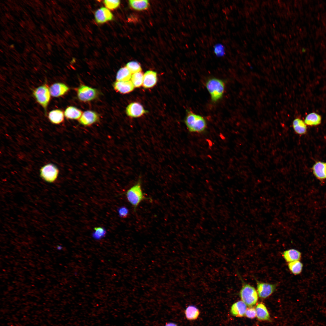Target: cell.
Instances as JSON below:
<instances>
[{"mask_svg":"<svg viewBox=\"0 0 326 326\" xmlns=\"http://www.w3.org/2000/svg\"><path fill=\"white\" fill-rule=\"evenodd\" d=\"M184 123L188 130L191 133H202L207 128L205 119L190 110L187 111Z\"/></svg>","mask_w":326,"mask_h":326,"instance_id":"cell-1","label":"cell"},{"mask_svg":"<svg viewBox=\"0 0 326 326\" xmlns=\"http://www.w3.org/2000/svg\"><path fill=\"white\" fill-rule=\"evenodd\" d=\"M206 87L213 102L218 101L223 97L225 88L223 80L216 78H211L206 81Z\"/></svg>","mask_w":326,"mask_h":326,"instance_id":"cell-2","label":"cell"},{"mask_svg":"<svg viewBox=\"0 0 326 326\" xmlns=\"http://www.w3.org/2000/svg\"><path fill=\"white\" fill-rule=\"evenodd\" d=\"M126 196L128 201L132 206L135 211L142 202L148 199L143 193L140 179L126 191Z\"/></svg>","mask_w":326,"mask_h":326,"instance_id":"cell-3","label":"cell"},{"mask_svg":"<svg viewBox=\"0 0 326 326\" xmlns=\"http://www.w3.org/2000/svg\"><path fill=\"white\" fill-rule=\"evenodd\" d=\"M239 295L242 301L249 307L254 305L258 300V294L256 289L247 283H244Z\"/></svg>","mask_w":326,"mask_h":326,"instance_id":"cell-4","label":"cell"},{"mask_svg":"<svg viewBox=\"0 0 326 326\" xmlns=\"http://www.w3.org/2000/svg\"><path fill=\"white\" fill-rule=\"evenodd\" d=\"M33 94L37 102L43 108L46 114L51 95L48 85L44 84L37 87L34 90Z\"/></svg>","mask_w":326,"mask_h":326,"instance_id":"cell-5","label":"cell"},{"mask_svg":"<svg viewBox=\"0 0 326 326\" xmlns=\"http://www.w3.org/2000/svg\"><path fill=\"white\" fill-rule=\"evenodd\" d=\"M59 172L57 167L52 164L44 165L40 169L41 177L47 182L52 183L56 179Z\"/></svg>","mask_w":326,"mask_h":326,"instance_id":"cell-6","label":"cell"},{"mask_svg":"<svg viewBox=\"0 0 326 326\" xmlns=\"http://www.w3.org/2000/svg\"><path fill=\"white\" fill-rule=\"evenodd\" d=\"M98 94L97 90L87 86L82 85L77 90V96L82 101H90L95 99Z\"/></svg>","mask_w":326,"mask_h":326,"instance_id":"cell-7","label":"cell"},{"mask_svg":"<svg viewBox=\"0 0 326 326\" xmlns=\"http://www.w3.org/2000/svg\"><path fill=\"white\" fill-rule=\"evenodd\" d=\"M276 287L275 284L257 282V291L259 296L261 298H266L275 290Z\"/></svg>","mask_w":326,"mask_h":326,"instance_id":"cell-8","label":"cell"},{"mask_svg":"<svg viewBox=\"0 0 326 326\" xmlns=\"http://www.w3.org/2000/svg\"><path fill=\"white\" fill-rule=\"evenodd\" d=\"M113 16L110 10L107 8L102 7L97 10L94 13L96 22L98 24H102L112 20Z\"/></svg>","mask_w":326,"mask_h":326,"instance_id":"cell-9","label":"cell"},{"mask_svg":"<svg viewBox=\"0 0 326 326\" xmlns=\"http://www.w3.org/2000/svg\"><path fill=\"white\" fill-rule=\"evenodd\" d=\"M126 112L128 116L136 118L143 115L146 113V111L141 104L134 102L128 105L126 107Z\"/></svg>","mask_w":326,"mask_h":326,"instance_id":"cell-10","label":"cell"},{"mask_svg":"<svg viewBox=\"0 0 326 326\" xmlns=\"http://www.w3.org/2000/svg\"><path fill=\"white\" fill-rule=\"evenodd\" d=\"M312 169L314 175L317 179L321 182L326 180V162L316 161Z\"/></svg>","mask_w":326,"mask_h":326,"instance_id":"cell-11","label":"cell"},{"mask_svg":"<svg viewBox=\"0 0 326 326\" xmlns=\"http://www.w3.org/2000/svg\"><path fill=\"white\" fill-rule=\"evenodd\" d=\"M99 116L96 112L87 110L83 113L78 121L83 125L89 126L97 122Z\"/></svg>","mask_w":326,"mask_h":326,"instance_id":"cell-12","label":"cell"},{"mask_svg":"<svg viewBox=\"0 0 326 326\" xmlns=\"http://www.w3.org/2000/svg\"><path fill=\"white\" fill-rule=\"evenodd\" d=\"M113 87L116 91L123 94L128 93L132 91L134 88L131 80L126 82L116 81L113 83Z\"/></svg>","mask_w":326,"mask_h":326,"instance_id":"cell-13","label":"cell"},{"mask_svg":"<svg viewBox=\"0 0 326 326\" xmlns=\"http://www.w3.org/2000/svg\"><path fill=\"white\" fill-rule=\"evenodd\" d=\"M49 88L51 95L55 97L64 95L69 89V88L66 85L62 83H54L50 86Z\"/></svg>","mask_w":326,"mask_h":326,"instance_id":"cell-14","label":"cell"},{"mask_svg":"<svg viewBox=\"0 0 326 326\" xmlns=\"http://www.w3.org/2000/svg\"><path fill=\"white\" fill-rule=\"evenodd\" d=\"M157 81L156 72L152 70L147 71L144 74L143 86L145 88H152L156 84Z\"/></svg>","mask_w":326,"mask_h":326,"instance_id":"cell-15","label":"cell"},{"mask_svg":"<svg viewBox=\"0 0 326 326\" xmlns=\"http://www.w3.org/2000/svg\"><path fill=\"white\" fill-rule=\"evenodd\" d=\"M246 309L247 306L245 304L242 300L239 301L232 305L230 312L234 316L241 317L245 315Z\"/></svg>","mask_w":326,"mask_h":326,"instance_id":"cell-16","label":"cell"},{"mask_svg":"<svg viewBox=\"0 0 326 326\" xmlns=\"http://www.w3.org/2000/svg\"><path fill=\"white\" fill-rule=\"evenodd\" d=\"M292 126L295 133L298 135H305L307 132V125L300 118H297L293 120Z\"/></svg>","mask_w":326,"mask_h":326,"instance_id":"cell-17","label":"cell"},{"mask_svg":"<svg viewBox=\"0 0 326 326\" xmlns=\"http://www.w3.org/2000/svg\"><path fill=\"white\" fill-rule=\"evenodd\" d=\"M283 254L285 260L288 263L299 260L301 257V252L297 250L293 249L285 251L283 253Z\"/></svg>","mask_w":326,"mask_h":326,"instance_id":"cell-18","label":"cell"},{"mask_svg":"<svg viewBox=\"0 0 326 326\" xmlns=\"http://www.w3.org/2000/svg\"><path fill=\"white\" fill-rule=\"evenodd\" d=\"M304 121L306 125L311 126H316L321 123V117L319 114L312 112L306 116Z\"/></svg>","mask_w":326,"mask_h":326,"instance_id":"cell-19","label":"cell"},{"mask_svg":"<svg viewBox=\"0 0 326 326\" xmlns=\"http://www.w3.org/2000/svg\"><path fill=\"white\" fill-rule=\"evenodd\" d=\"M64 115L63 111L61 110H54L49 113L48 118L52 123L55 124H59L63 121Z\"/></svg>","mask_w":326,"mask_h":326,"instance_id":"cell-20","label":"cell"},{"mask_svg":"<svg viewBox=\"0 0 326 326\" xmlns=\"http://www.w3.org/2000/svg\"><path fill=\"white\" fill-rule=\"evenodd\" d=\"M83 113L81 110L76 107L69 106L64 111V114L67 119H79Z\"/></svg>","mask_w":326,"mask_h":326,"instance_id":"cell-21","label":"cell"},{"mask_svg":"<svg viewBox=\"0 0 326 326\" xmlns=\"http://www.w3.org/2000/svg\"><path fill=\"white\" fill-rule=\"evenodd\" d=\"M256 316L260 320L265 321L269 319L270 315L265 305L262 303H259L255 308Z\"/></svg>","mask_w":326,"mask_h":326,"instance_id":"cell-22","label":"cell"},{"mask_svg":"<svg viewBox=\"0 0 326 326\" xmlns=\"http://www.w3.org/2000/svg\"><path fill=\"white\" fill-rule=\"evenodd\" d=\"M129 2L132 8L138 11L146 9L149 5V1L147 0H130Z\"/></svg>","mask_w":326,"mask_h":326,"instance_id":"cell-23","label":"cell"},{"mask_svg":"<svg viewBox=\"0 0 326 326\" xmlns=\"http://www.w3.org/2000/svg\"><path fill=\"white\" fill-rule=\"evenodd\" d=\"M184 313L186 318L190 321L197 319L200 313L199 309L193 305L188 306L185 310Z\"/></svg>","mask_w":326,"mask_h":326,"instance_id":"cell-24","label":"cell"},{"mask_svg":"<svg viewBox=\"0 0 326 326\" xmlns=\"http://www.w3.org/2000/svg\"><path fill=\"white\" fill-rule=\"evenodd\" d=\"M132 73L125 66L120 69L117 74V81L126 82L129 81L131 78Z\"/></svg>","mask_w":326,"mask_h":326,"instance_id":"cell-25","label":"cell"},{"mask_svg":"<svg viewBox=\"0 0 326 326\" xmlns=\"http://www.w3.org/2000/svg\"><path fill=\"white\" fill-rule=\"evenodd\" d=\"M288 265L289 270L293 274L297 275L301 273L303 264L299 260L288 263Z\"/></svg>","mask_w":326,"mask_h":326,"instance_id":"cell-26","label":"cell"},{"mask_svg":"<svg viewBox=\"0 0 326 326\" xmlns=\"http://www.w3.org/2000/svg\"><path fill=\"white\" fill-rule=\"evenodd\" d=\"M143 76L144 74L141 72L133 74L132 75L131 81L134 87H139L143 84Z\"/></svg>","mask_w":326,"mask_h":326,"instance_id":"cell-27","label":"cell"},{"mask_svg":"<svg viewBox=\"0 0 326 326\" xmlns=\"http://www.w3.org/2000/svg\"><path fill=\"white\" fill-rule=\"evenodd\" d=\"M126 67L132 74L139 72L142 71L140 64L136 61H131L128 62L126 64Z\"/></svg>","mask_w":326,"mask_h":326,"instance_id":"cell-28","label":"cell"},{"mask_svg":"<svg viewBox=\"0 0 326 326\" xmlns=\"http://www.w3.org/2000/svg\"><path fill=\"white\" fill-rule=\"evenodd\" d=\"M104 3L107 8L113 10L119 6L120 2L119 0H105L104 1Z\"/></svg>","mask_w":326,"mask_h":326,"instance_id":"cell-29","label":"cell"},{"mask_svg":"<svg viewBox=\"0 0 326 326\" xmlns=\"http://www.w3.org/2000/svg\"><path fill=\"white\" fill-rule=\"evenodd\" d=\"M94 232L92 236L95 239H100L104 236L106 234V230L102 227H95L94 228Z\"/></svg>","mask_w":326,"mask_h":326,"instance_id":"cell-30","label":"cell"},{"mask_svg":"<svg viewBox=\"0 0 326 326\" xmlns=\"http://www.w3.org/2000/svg\"><path fill=\"white\" fill-rule=\"evenodd\" d=\"M245 315L247 317L250 318H255L256 316L255 309L252 307L248 308L246 309Z\"/></svg>","mask_w":326,"mask_h":326,"instance_id":"cell-31","label":"cell"},{"mask_svg":"<svg viewBox=\"0 0 326 326\" xmlns=\"http://www.w3.org/2000/svg\"><path fill=\"white\" fill-rule=\"evenodd\" d=\"M214 51L217 56H222L224 54V47L222 44H217L214 46Z\"/></svg>","mask_w":326,"mask_h":326,"instance_id":"cell-32","label":"cell"},{"mask_svg":"<svg viewBox=\"0 0 326 326\" xmlns=\"http://www.w3.org/2000/svg\"><path fill=\"white\" fill-rule=\"evenodd\" d=\"M118 213L120 217L125 218L127 217L129 215V211L127 208L123 206L119 208Z\"/></svg>","mask_w":326,"mask_h":326,"instance_id":"cell-33","label":"cell"},{"mask_svg":"<svg viewBox=\"0 0 326 326\" xmlns=\"http://www.w3.org/2000/svg\"><path fill=\"white\" fill-rule=\"evenodd\" d=\"M165 326H178L174 322H167L165 324Z\"/></svg>","mask_w":326,"mask_h":326,"instance_id":"cell-34","label":"cell"},{"mask_svg":"<svg viewBox=\"0 0 326 326\" xmlns=\"http://www.w3.org/2000/svg\"><path fill=\"white\" fill-rule=\"evenodd\" d=\"M62 247L61 246H58L57 247V249L58 250H61L62 249Z\"/></svg>","mask_w":326,"mask_h":326,"instance_id":"cell-35","label":"cell"}]
</instances>
